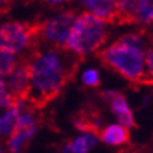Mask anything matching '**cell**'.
<instances>
[{
    "label": "cell",
    "instance_id": "1",
    "mask_svg": "<svg viewBox=\"0 0 153 153\" xmlns=\"http://www.w3.org/2000/svg\"><path fill=\"white\" fill-rule=\"evenodd\" d=\"M27 68L31 83V94L28 100L37 107H44L53 100L66 84L68 76L76 69V66L63 63V58L58 51L37 53L27 63Z\"/></svg>",
    "mask_w": 153,
    "mask_h": 153
},
{
    "label": "cell",
    "instance_id": "2",
    "mask_svg": "<svg viewBox=\"0 0 153 153\" xmlns=\"http://www.w3.org/2000/svg\"><path fill=\"white\" fill-rule=\"evenodd\" d=\"M100 59L107 68L131 82H143L148 74L143 38L138 34H129L114 42L100 52Z\"/></svg>",
    "mask_w": 153,
    "mask_h": 153
},
{
    "label": "cell",
    "instance_id": "3",
    "mask_svg": "<svg viewBox=\"0 0 153 153\" xmlns=\"http://www.w3.org/2000/svg\"><path fill=\"white\" fill-rule=\"evenodd\" d=\"M105 39V24L94 17L90 11H84L79 14L74 21L66 49L83 58L84 55L98 49Z\"/></svg>",
    "mask_w": 153,
    "mask_h": 153
},
{
    "label": "cell",
    "instance_id": "4",
    "mask_svg": "<svg viewBox=\"0 0 153 153\" xmlns=\"http://www.w3.org/2000/svg\"><path fill=\"white\" fill-rule=\"evenodd\" d=\"M41 27H35L28 23L10 21L0 27V52L4 53H19L27 47Z\"/></svg>",
    "mask_w": 153,
    "mask_h": 153
},
{
    "label": "cell",
    "instance_id": "5",
    "mask_svg": "<svg viewBox=\"0 0 153 153\" xmlns=\"http://www.w3.org/2000/svg\"><path fill=\"white\" fill-rule=\"evenodd\" d=\"M76 19H77V16L74 11L60 13L59 16H55L53 19L48 20L42 24V35L51 45L56 47L58 49L68 48V41H69L70 33H72Z\"/></svg>",
    "mask_w": 153,
    "mask_h": 153
},
{
    "label": "cell",
    "instance_id": "6",
    "mask_svg": "<svg viewBox=\"0 0 153 153\" xmlns=\"http://www.w3.org/2000/svg\"><path fill=\"white\" fill-rule=\"evenodd\" d=\"M9 90L10 94L19 102L30 98L31 83H30V74H28L27 65L17 66L13 73L9 76Z\"/></svg>",
    "mask_w": 153,
    "mask_h": 153
},
{
    "label": "cell",
    "instance_id": "7",
    "mask_svg": "<svg viewBox=\"0 0 153 153\" xmlns=\"http://www.w3.org/2000/svg\"><path fill=\"white\" fill-rule=\"evenodd\" d=\"M84 4L88 7L90 13L94 17H97L102 23H118V7L117 1H108V0H90Z\"/></svg>",
    "mask_w": 153,
    "mask_h": 153
},
{
    "label": "cell",
    "instance_id": "8",
    "mask_svg": "<svg viewBox=\"0 0 153 153\" xmlns=\"http://www.w3.org/2000/svg\"><path fill=\"white\" fill-rule=\"evenodd\" d=\"M111 110L112 112L117 115L118 121H120V125L125 126V128H132L135 126V121H134V115H132V111L128 107V102H126L125 97L118 94L114 100L111 101Z\"/></svg>",
    "mask_w": 153,
    "mask_h": 153
},
{
    "label": "cell",
    "instance_id": "9",
    "mask_svg": "<svg viewBox=\"0 0 153 153\" xmlns=\"http://www.w3.org/2000/svg\"><path fill=\"white\" fill-rule=\"evenodd\" d=\"M100 139L104 143L118 146V145H124L129 140V132H128V128L120 125V124L110 125L100 134Z\"/></svg>",
    "mask_w": 153,
    "mask_h": 153
},
{
    "label": "cell",
    "instance_id": "10",
    "mask_svg": "<svg viewBox=\"0 0 153 153\" xmlns=\"http://www.w3.org/2000/svg\"><path fill=\"white\" fill-rule=\"evenodd\" d=\"M20 102L13 108H10L0 117V136H11L17 126L19 117L21 115L20 112Z\"/></svg>",
    "mask_w": 153,
    "mask_h": 153
},
{
    "label": "cell",
    "instance_id": "11",
    "mask_svg": "<svg viewBox=\"0 0 153 153\" xmlns=\"http://www.w3.org/2000/svg\"><path fill=\"white\" fill-rule=\"evenodd\" d=\"M132 23H153V1H134Z\"/></svg>",
    "mask_w": 153,
    "mask_h": 153
},
{
    "label": "cell",
    "instance_id": "12",
    "mask_svg": "<svg viewBox=\"0 0 153 153\" xmlns=\"http://www.w3.org/2000/svg\"><path fill=\"white\" fill-rule=\"evenodd\" d=\"M96 140L97 139L93 134H86L69 142L63 149V153H87L96 145Z\"/></svg>",
    "mask_w": 153,
    "mask_h": 153
},
{
    "label": "cell",
    "instance_id": "13",
    "mask_svg": "<svg viewBox=\"0 0 153 153\" xmlns=\"http://www.w3.org/2000/svg\"><path fill=\"white\" fill-rule=\"evenodd\" d=\"M35 132V128H17L14 129L13 135L9 139V149L11 153H17L20 149L23 148V145L28 142V139L31 138Z\"/></svg>",
    "mask_w": 153,
    "mask_h": 153
},
{
    "label": "cell",
    "instance_id": "14",
    "mask_svg": "<svg viewBox=\"0 0 153 153\" xmlns=\"http://www.w3.org/2000/svg\"><path fill=\"white\" fill-rule=\"evenodd\" d=\"M16 69V59L14 55L0 52V77L1 76H10Z\"/></svg>",
    "mask_w": 153,
    "mask_h": 153
},
{
    "label": "cell",
    "instance_id": "15",
    "mask_svg": "<svg viewBox=\"0 0 153 153\" xmlns=\"http://www.w3.org/2000/svg\"><path fill=\"white\" fill-rule=\"evenodd\" d=\"M17 104H19V101L7 91L4 80H3V77H0V105L7 107L10 110V108H13V107L17 105Z\"/></svg>",
    "mask_w": 153,
    "mask_h": 153
},
{
    "label": "cell",
    "instance_id": "16",
    "mask_svg": "<svg viewBox=\"0 0 153 153\" xmlns=\"http://www.w3.org/2000/svg\"><path fill=\"white\" fill-rule=\"evenodd\" d=\"M83 83L86 84V86H91V87H94V86H98V83H100V77H98V73L97 70L94 69H88L86 70L83 73Z\"/></svg>",
    "mask_w": 153,
    "mask_h": 153
},
{
    "label": "cell",
    "instance_id": "17",
    "mask_svg": "<svg viewBox=\"0 0 153 153\" xmlns=\"http://www.w3.org/2000/svg\"><path fill=\"white\" fill-rule=\"evenodd\" d=\"M146 69H148V74L143 83H153V48L146 52Z\"/></svg>",
    "mask_w": 153,
    "mask_h": 153
},
{
    "label": "cell",
    "instance_id": "18",
    "mask_svg": "<svg viewBox=\"0 0 153 153\" xmlns=\"http://www.w3.org/2000/svg\"><path fill=\"white\" fill-rule=\"evenodd\" d=\"M0 153H4V150H3V148L0 146Z\"/></svg>",
    "mask_w": 153,
    "mask_h": 153
}]
</instances>
